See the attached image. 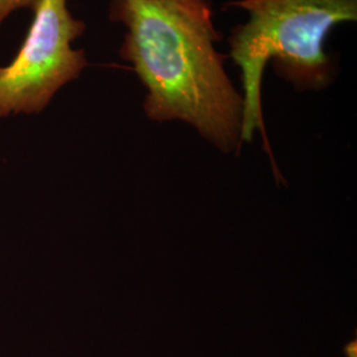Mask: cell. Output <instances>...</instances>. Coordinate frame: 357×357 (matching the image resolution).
I'll use <instances>...</instances> for the list:
<instances>
[{
	"mask_svg": "<svg viewBox=\"0 0 357 357\" xmlns=\"http://www.w3.org/2000/svg\"><path fill=\"white\" fill-rule=\"evenodd\" d=\"M126 26L119 54L147 89L144 113L183 121L222 153L241 149L243 98L233 85L206 0H112Z\"/></svg>",
	"mask_w": 357,
	"mask_h": 357,
	"instance_id": "6da1fadb",
	"label": "cell"
},
{
	"mask_svg": "<svg viewBox=\"0 0 357 357\" xmlns=\"http://www.w3.org/2000/svg\"><path fill=\"white\" fill-rule=\"evenodd\" d=\"M227 7L249 13L245 24L231 29L229 56L241 69L243 116L241 142L262 135L278 183L284 180L271 153L262 113V76L268 61L274 72L298 91L326 89L335 66L324 51L332 28L357 20V0H231Z\"/></svg>",
	"mask_w": 357,
	"mask_h": 357,
	"instance_id": "7a4b0ae2",
	"label": "cell"
},
{
	"mask_svg": "<svg viewBox=\"0 0 357 357\" xmlns=\"http://www.w3.org/2000/svg\"><path fill=\"white\" fill-rule=\"evenodd\" d=\"M33 22L19 53L0 66V118L41 113L56 93L86 68L84 50L72 43L85 32L66 0H38Z\"/></svg>",
	"mask_w": 357,
	"mask_h": 357,
	"instance_id": "3957f363",
	"label": "cell"
},
{
	"mask_svg": "<svg viewBox=\"0 0 357 357\" xmlns=\"http://www.w3.org/2000/svg\"><path fill=\"white\" fill-rule=\"evenodd\" d=\"M38 1V0H0V26L16 10L26 7L33 8Z\"/></svg>",
	"mask_w": 357,
	"mask_h": 357,
	"instance_id": "277c9868",
	"label": "cell"
},
{
	"mask_svg": "<svg viewBox=\"0 0 357 357\" xmlns=\"http://www.w3.org/2000/svg\"><path fill=\"white\" fill-rule=\"evenodd\" d=\"M356 345L357 343L354 340L351 343L345 345L344 355L347 357H356Z\"/></svg>",
	"mask_w": 357,
	"mask_h": 357,
	"instance_id": "5b68a950",
	"label": "cell"
}]
</instances>
